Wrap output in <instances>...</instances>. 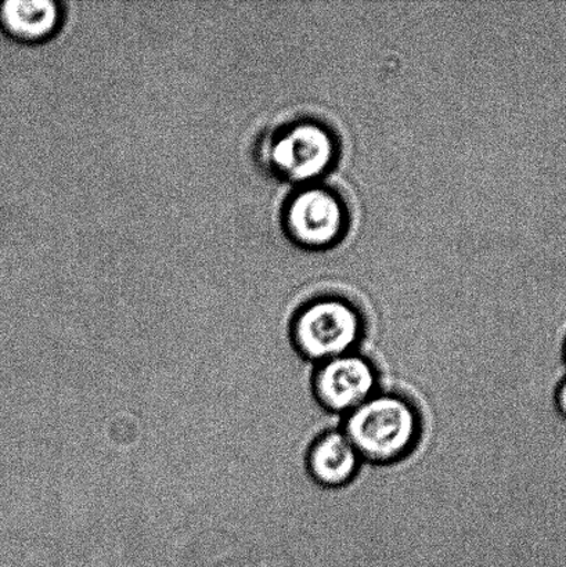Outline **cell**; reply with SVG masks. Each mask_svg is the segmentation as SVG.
I'll use <instances>...</instances> for the list:
<instances>
[{"instance_id":"cell-1","label":"cell","mask_w":566,"mask_h":567,"mask_svg":"<svg viewBox=\"0 0 566 567\" xmlns=\"http://www.w3.org/2000/svg\"><path fill=\"white\" fill-rule=\"evenodd\" d=\"M349 441L370 463H395L412 452L419 442L421 421L418 410L398 394H374L348 414Z\"/></svg>"},{"instance_id":"cell-2","label":"cell","mask_w":566,"mask_h":567,"mask_svg":"<svg viewBox=\"0 0 566 567\" xmlns=\"http://www.w3.org/2000/svg\"><path fill=\"white\" fill-rule=\"evenodd\" d=\"M362 316L348 300L326 297L312 300L294 317L291 336L298 352L309 360H327L353 353L362 341Z\"/></svg>"},{"instance_id":"cell-3","label":"cell","mask_w":566,"mask_h":567,"mask_svg":"<svg viewBox=\"0 0 566 567\" xmlns=\"http://www.w3.org/2000/svg\"><path fill=\"white\" fill-rule=\"evenodd\" d=\"M337 152L329 127L316 121H299L276 133L268 157L281 177L308 186L335 165Z\"/></svg>"},{"instance_id":"cell-4","label":"cell","mask_w":566,"mask_h":567,"mask_svg":"<svg viewBox=\"0 0 566 567\" xmlns=\"http://www.w3.org/2000/svg\"><path fill=\"white\" fill-rule=\"evenodd\" d=\"M282 224L294 243L308 249L336 246L346 236V204L331 188L308 185L288 199Z\"/></svg>"},{"instance_id":"cell-5","label":"cell","mask_w":566,"mask_h":567,"mask_svg":"<svg viewBox=\"0 0 566 567\" xmlns=\"http://www.w3.org/2000/svg\"><path fill=\"white\" fill-rule=\"evenodd\" d=\"M316 398L335 413H352L374 396L377 372L363 355L349 353L320 363L313 380Z\"/></svg>"},{"instance_id":"cell-6","label":"cell","mask_w":566,"mask_h":567,"mask_svg":"<svg viewBox=\"0 0 566 567\" xmlns=\"http://www.w3.org/2000/svg\"><path fill=\"white\" fill-rule=\"evenodd\" d=\"M63 10L53 0H3L0 2V30L24 43L48 41L58 32Z\"/></svg>"},{"instance_id":"cell-7","label":"cell","mask_w":566,"mask_h":567,"mask_svg":"<svg viewBox=\"0 0 566 567\" xmlns=\"http://www.w3.org/2000/svg\"><path fill=\"white\" fill-rule=\"evenodd\" d=\"M360 461L362 458L346 433L327 432L310 447L308 468L319 485L341 487L358 474Z\"/></svg>"},{"instance_id":"cell-8","label":"cell","mask_w":566,"mask_h":567,"mask_svg":"<svg viewBox=\"0 0 566 567\" xmlns=\"http://www.w3.org/2000/svg\"><path fill=\"white\" fill-rule=\"evenodd\" d=\"M557 408L566 419V378L557 391Z\"/></svg>"},{"instance_id":"cell-9","label":"cell","mask_w":566,"mask_h":567,"mask_svg":"<svg viewBox=\"0 0 566 567\" xmlns=\"http://www.w3.org/2000/svg\"><path fill=\"white\" fill-rule=\"evenodd\" d=\"M565 358H566V347H565Z\"/></svg>"}]
</instances>
